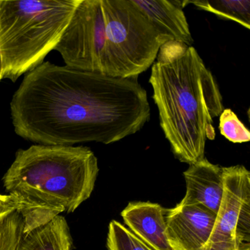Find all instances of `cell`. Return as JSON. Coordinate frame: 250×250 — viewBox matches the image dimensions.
I'll return each instance as SVG.
<instances>
[{
	"label": "cell",
	"instance_id": "obj_2",
	"mask_svg": "<svg viewBox=\"0 0 250 250\" xmlns=\"http://www.w3.org/2000/svg\"><path fill=\"white\" fill-rule=\"evenodd\" d=\"M149 83L175 157L189 165L203 160L206 140L216 137L213 119L224 106L216 79L195 48L166 42L152 65Z\"/></svg>",
	"mask_w": 250,
	"mask_h": 250
},
{
	"label": "cell",
	"instance_id": "obj_18",
	"mask_svg": "<svg viewBox=\"0 0 250 250\" xmlns=\"http://www.w3.org/2000/svg\"><path fill=\"white\" fill-rule=\"evenodd\" d=\"M3 79V71H2V58L1 49H0V81Z\"/></svg>",
	"mask_w": 250,
	"mask_h": 250
},
{
	"label": "cell",
	"instance_id": "obj_12",
	"mask_svg": "<svg viewBox=\"0 0 250 250\" xmlns=\"http://www.w3.org/2000/svg\"><path fill=\"white\" fill-rule=\"evenodd\" d=\"M72 247L68 222L58 215L45 225L22 232L15 250H71Z\"/></svg>",
	"mask_w": 250,
	"mask_h": 250
},
{
	"label": "cell",
	"instance_id": "obj_15",
	"mask_svg": "<svg viewBox=\"0 0 250 250\" xmlns=\"http://www.w3.org/2000/svg\"><path fill=\"white\" fill-rule=\"evenodd\" d=\"M24 222L19 211L11 212L0 219V250H15L21 238Z\"/></svg>",
	"mask_w": 250,
	"mask_h": 250
},
{
	"label": "cell",
	"instance_id": "obj_10",
	"mask_svg": "<svg viewBox=\"0 0 250 250\" xmlns=\"http://www.w3.org/2000/svg\"><path fill=\"white\" fill-rule=\"evenodd\" d=\"M166 210L150 202L129 203L121 212L131 232L153 250H172L166 235Z\"/></svg>",
	"mask_w": 250,
	"mask_h": 250
},
{
	"label": "cell",
	"instance_id": "obj_7",
	"mask_svg": "<svg viewBox=\"0 0 250 250\" xmlns=\"http://www.w3.org/2000/svg\"><path fill=\"white\" fill-rule=\"evenodd\" d=\"M222 169L223 197L204 250H250V172L242 165Z\"/></svg>",
	"mask_w": 250,
	"mask_h": 250
},
{
	"label": "cell",
	"instance_id": "obj_8",
	"mask_svg": "<svg viewBox=\"0 0 250 250\" xmlns=\"http://www.w3.org/2000/svg\"><path fill=\"white\" fill-rule=\"evenodd\" d=\"M216 217L201 205L179 203L166 210V235L172 250H204Z\"/></svg>",
	"mask_w": 250,
	"mask_h": 250
},
{
	"label": "cell",
	"instance_id": "obj_9",
	"mask_svg": "<svg viewBox=\"0 0 250 250\" xmlns=\"http://www.w3.org/2000/svg\"><path fill=\"white\" fill-rule=\"evenodd\" d=\"M187 192L181 205H201L217 214L224 194L223 169L206 158L184 172Z\"/></svg>",
	"mask_w": 250,
	"mask_h": 250
},
{
	"label": "cell",
	"instance_id": "obj_4",
	"mask_svg": "<svg viewBox=\"0 0 250 250\" xmlns=\"http://www.w3.org/2000/svg\"><path fill=\"white\" fill-rule=\"evenodd\" d=\"M80 0H0L3 79L15 83L55 50Z\"/></svg>",
	"mask_w": 250,
	"mask_h": 250
},
{
	"label": "cell",
	"instance_id": "obj_6",
	"mask_svg": "<svg viewBox=\"0 0 250 250\" xmlns=\"http://www.w3.org/2000/svg\"><path fill=\"white\" fill-rule=\"evenodd\" d=\"M105 25L103 0H80L55 49L66 66L115 77Z\"/></svg>",
	"mask_w": 250,
	"mask_h": 250
},
{
	"label": "cell",
	"instance_id": "obj_14",
	"mask_svg": "<svg viewBox=\"0 0 250 250\" xmlns=\"http://www.w3.org/2000/svg\"><path fill=\"white\" fill-rule=\"evenodd\" d=\"M106 247L108 250H153L115 220L109 224Z\"/></svg>",
	"mask_w": 250,
	"mask_h": 250
},
{
	"label": "cell",
	"instance_id": "obj_17",
	"mask_svg": "<svg viewBox=\"0 0 250 250\" xmlns=\"http://www.w3.org/2000/svg\"><path fill=\"white\" fill-rule=\"evenodd\" d=\"M21 208V204L15 197L11 194H0V219L11 212H20Z\"/></svg>",
	"mask_w": 250,
	"mask_h": 250
},
{
	"label": "cell",
	"instance_id": "obj_11",
	"mask_svg": "<svg viewBox=\"0 0 250 250\" xmlns=\"http://www.w3.org/2000/svg\"><path fill=\"white\" fill-rule=\"evenodd\" d=\"M149 21L171 41L188 46L194 43L187 17L178 0H131Z\"/></svg>",
	"mask_w": 250,
	"mask_h": 250
},
{
	"label": "cell",
	"instance_id": "obj_3",
	"mask_svg": "<svg viewBox=\"0 0 250 250\" xmlns=\"http://www.w3.org/2000/svg\"><path fill=\"white\" fill-rule=\"evenodd\" d=\"M99 172L88 147L33 145L19 150L2 182L21 204L23 232L75 211L91 195Z\"/></svg>",
	"mask_w": 250,
	"mask_h": 250
},
{
	"label": "cell",
	"instance_id": "obj_1",
	"mask_svg": "<svg viewBox=\"0 0 250 250\" xmlns=\"http://www.w3.org/2000/svg\"><path fill=\"white\" fill-rule=\"evenodd\" d=\"M17 135L36 145H108L150 119L138 77L119 78L43 62L23 79L11 102Z\"/></svg>",
	"mask_w": 250,
	"mask_h": 250
},
{
	"label": "cell",
	"instance_id": "obj_16",
	"mask_svg": "<svg viewBox=\"0 0 250 250\" xmlns=\"http://www.w3.org/2000/svg\"><path fill=\"white\" fill-rule=\"evenodd\" d=\"M219 129L220 134L231 143H248L250 132L230 109H224L219 115Z\"/></svg>",
	"mask_w": 250,
	"mask_h": 250
},
{
	"label": "cell",
	"instance_id": "obj_5",
	"mask_svg": "<svg viewBox=\"0 0 250 250\" xmlns=\"http://www.w3.org/2000/svg\"><path fill=\"white\" fill-rule=\"evenodd\" d=\"M105 32L115 77H138L156 61L170 39L131 0H103Z\"/></svg>",
	"mask_w": 250,
	"mask_h": 250
},
{
	"label": "cell",
	"instance_id": "obj_13",
	"mask_svg": "<svg viewBox=\"0 0 250 250\" xmlns=\"http://www.w3.org/2000/svg\"><path fill=\"white\" fill-rule=\"evenodd\" d=\"M181 3L183 8L192 4L198 9L214 14L222 20L235 21L250 30V0H186Z\"/></svg>",
	"mask_w": 250,
	"mask_h": 250
}]
</instances>
